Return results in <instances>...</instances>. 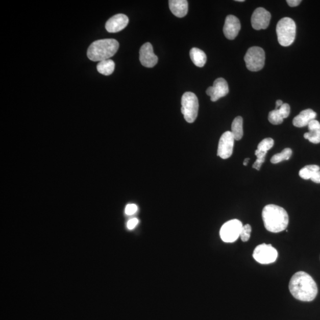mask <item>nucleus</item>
<instances>
[{
    "label": "nucleus",
    "mask_w": 320,
    "mask_h": 320,
    "mask_svg": "<svg viewBox=\"0 0 320 320\" xmlns=\"http://www.w3.org/2000/svg\"><path fill=\"white\" fill-rule=\"evenodd\" d=\"M289 288L292 296L304 302L313 301L318 293L317 284L306 272H297L290 279Z\"/></svg>",
    "instance_id": "f257e3e1"
},
{
    "label": "nucleus",
    "mask_w": 320,
    "mask_h": 320,
    "mask_svg": "<svg viewBox=\"0 0 320 320\" xmlns=\"http://www.w3.org/2000/svg\"><path fill=\"white\" fill-rule=\"evenodd\" d=\"M262 219L264 227L271 233H277L285 230L289 224V216L285 209L273 204L264 207Z\"/></svg>",
    "instance_id": "f03ea898"
},
{
    "label": "nucleus",
    "mask_w": 320,
    "mask_h": 320,
    "mask_svg": "<svg viewBox=\"0 0 320 320\" xmlns=\"http://www.w3.org/2000/svg\"><path fill=\"white\" fill-rule=\"evenodd\" d=\"M119 47V42L115 39L98 40L91 44L87 50V57L93 61L109 60L115 55Z\"/></svg>",
    "instance_id": "7ed1b4c3"
},
{
    "label": "nucleus",
    "mask_w": 320,
    "mask_h": 320,
    "mask_svg": "<svg viewBox=\"0 0 320 320\" xmlns=\"http://www.w3.org/2000/svg\"><path fill=\"white\" fill-rule=\"evenodd\" d=\"M278 42L283 46L292 45L296 39V24L292 18L284 17L279 20L277 26Z\"/></svg>",
    "instance_id": "20e7f679"
},
{
    "label": "nucleus",
    "mask_w": 320,
    "mask_h": 320,
    "mask_svg": "<svg viewBox=\"0 0 320 320\" xmlns=\"http://www.w3.org/2000/svg\"><path fill=\"white\" fill-rule=\"evenodd\" d=\"M199 102L195 94L186 92L182 98L181 111L185 120L188 123L195 121L198 115Z\"/></svg>",
    "instance_id": "39448f33"
},
{
    "label": "nucleus",
    "mask_w": 320,
    "mask_h": 320,
    "mask_svg": "<svg viewBox=\"0 0 320 320\" xmlns=\"http://www.w3.org/2000/svg\"><path fill=\"white\" fill-rule=\"evenodd\" d=\"M246 67L251 71H259L264 65L265 53L262 47L253 46L250 47L244 57Z\"/></svg>",
    "instance_id": "423d86ee"
},
{
    "label": "nucleus",
    "mask_w": 320,
    "mask_h": 320,
    "mask_svg": "<svg viewBox=\"0 0 320 320\" xmlns=\"http://www.w3.org/2000/svg\"><path fill=\"white\" fill-rule=\"evenodd\" d=\"M242 223L238 219H232L224 224L220 230V237L225 242H233L240 237Z\"/></svg>",
    "instance_id": "0eeeda50"
},
{
    "label": "nucleus",
    "mask_w": 320,
    "mask_h": 320,
    "mask_svg": "<svg viewBox=\"0 0 320 320\" xmlns=\"http://www.w3.org/2000/svg\"><path fill=\"white\" fill-rule=\"evenodd\" d=\"M278 256L277 250L271 244H262L254 250L253 258L260 264H267L275 262Z\"/></svg>",
    "instance_id": "6e6552de"
},
{
    "label": "nucleus",
    "mask_w": 320,
    "mask_h": 320,
    "mask_svg": "<svg viewBox=\"0 0 320 320\" xmlns=\"http://www.w3.org/2000/svg\"><path fill=\"white\" fill-rule=\"evenodd\" d=\"M235 139L231 131L224 132L220 137L218 148V156L223 159L230 158L233 152Z\"/></svg>",
    "instance_id": "1a4fd4ad"
},
{
    "label": "nucleus",
    "mask_w": 320,
    "mask_h": 320,
    "mask_svg": "<svg viewBox=\"0 0 320 320\" xmlns=\"http://www.w3.org/2000/svg\"><path fill=\"white\" fill-rule=\"evenodd\" d=\"M271 14L262 7L256 9L252 14L251 22L253 29L260 31L266 29L270 23Z\"/></svg>",
    "instance_id": "9d476101"
},
{
    "label": "nucleus",
    "mask_w": 320,
    "mask_h": 320,
    "mask_svg": "<svg viewBox=\"0 0 320 320\" xmlns=\"http://www.w3.org/2000/svg\"><path fill=\"white\" fill-rule=\"evenodd\" d=\"M229 92V88L227 81L223 78H219L215 81L213 86L208 88L207 94L211 97V101L215 102L226 96Z\"/></svg>",
    "instance_id": "9b49d317"
},
{
    "label": "nucleus",
    "mask_w": 320,
    "mask_h": 320,
    "mask_svg": "<svg viewBox=\"0 0 320 320\" xmlns=\"http://www.w3.org/2000/svg\"><path fill=\"white\" fill-rule=\"evenodd\" d=\"M139 61L143 67L153 68L158 62V57L154 53L153 47L149 42H147L141 47L139 51Z\"/></svg>",
    "instance_id": "f8f14e48"
},
{
    "label": "nucleus",
    "mask_w": 320,
    "mask_h": 320,
    "mask_svg": "<svg viewBox=\"0 0 320 320\" xmlns=\"http://www.w3.org/2000/svg\"><path fill=\"white\" fill-rule=\"evenodd\" d=\"M240 29V21L237 17L229 15L226 17L223 31L228 39L233 40L236 38Z\"/></svg>",
    "instance_id": "ddd939ff"
},
{
    "label": "nucleus",
    "mask_w": 320,
    "mask_h": 320,
    "mask_svg": "<svg viewBox=\"0 0 320 320\" xmlns=\"http://www.w3.org/2000/svg\"><path fill=\"white\" fill-rule=\"evenodd\" d=\"M129 18L124 14H117L107 21L106 29L109 33H116L122 31L127 27Z\"/></svg>",
    "instance_id": "4468645a"
},
{
    "label": "nucleus",
    "mask_w": 320,
    "mask_h": 320,
    "mask_svg": "<svg viewBox=\"0 0 320 320\" xmlns=\"http://www.w3.org/2000/svg\"><path fill=\"white\" fill-rule=\"evenodd\" d=\"M316 117L317 113L313 110L311 109L304 110L295 117L293 120V125L298 128L306 127L312 120H314Z\"/></svg>",
    "instance_id": "2eb2a0df"
},
{
    "label": "nucleus",
    "mask_w": 320,
    "mask_h": 320,
    "mask_svg": "<svg viewBox=\"0 0 320 320\" xmlns=\"http://www.w3.org/2000/svg\"><path fill=\"white\" fill-rule=\"evenodd\" d=\"M168 4L171 12L176 17H185L188 12V2L186 0H170Z\"/></svg>",
    "instance_id": "dca6fc26"
},
{
    "label": "nucleus",
    "mask_w": 320,
    "mask_h": 320,
    "mask_svg": "<svg viewBox=\"0 0 320 320\" xmlns=\"http://www.w3.org/2000/svg\"><path fill=\"white\" fill-rule=\"evenodd\" d=\"M308 128L309 132L304 134V138L315 144L319 143L320 142V123L318 120L314 119L308 124Z\"/></svg>",
    "instance_id": "f3484780"
},
{
    "label": "nucleus",
    "mask_w": 320,
    "mask_h": 320,
    "mask_svg": "<svg viewBox=\"0 0 320 320\" xmlns=\"http://www.w3.org/2000/svg\"><path fill=\"white\" fill-rule=\"evenodd\" d=\"M190 57L193 64L198 67H203L207 62V57L203 51L193 47L190 51Z\"/></svg>",
    "instance_id": "a211bd4d"
},
{
    "label": "nucleus",
    "mask_w": 320,
    "mask_h": 320,
    "mask_svg": "<svg viewBox=\"0 0 320 320\" xmlns=\"http://www.w3.org/2000/svg\"><path fill=\"white\" fill-rule=\"evenodd\" d=\"M243 119L242 117L237 116L234 119L231 125V133L233 135L235 140L239 141L243 136Z\"/></svg>",
    "instance_id": "6ab92c4d"
},
{
    "label": "nucleus",
    "mask_w": 320,
    "mask_h": 320,
    "mask_svg": "<svg viewBox=\"0 0 320 320\" xmlns=\"http://www.w3.org/2000/svg\"><path fill=\"white\" fill-rule=\"evenodd\" d=\"M115 64L111 60H106L101 61L97 65V71L99 73L105 76H110L115 69Z\"/></svg>",
    "instance_id": "aec40b11"
},
{
    "label": "nucleus",
    "mask_w": 320,
    "mask_h": 320,
    "mask_svg": "<svg viewBox=\"0 0 320 320\" xmlns=\"http://www.w3.org/2000/svg\"><path fill=\"white\" fill-rule=\"evenodd\" d=\"M319 170L320 168L317 165H308L301 169L299 175L303 179H311L315 173Z\"/></svg>",
    "instance_id": "412c9836"
},
{
    "label": "nucleus",
    "mask_w": 320,
    "mask_h": 320,
    "mask_svg": "<svg viewBox=\"0 0 320 320\" xmlns=\"http://www.w3.org/2000/svg\"><path fill=\"white\" fill-rule=\"evenodd\" d=\"M292 154L290 149H285L281 153L275 154L271 159L272 164H278L284 160H289Z\"/></svg>",
    "instance_id": "4be33fe9"
},
{
    "label": "nucleus",
    "mask_w": 320,
    "mask_h": 320,
    "mask_svg": "<svg viewBox=\"0 0 320 320\" xmlns=\"http://www.w3.org/2000/svg\"><path fill=\"white\" fill-rule=\"evenodd\" d=\"M268 121L273 125H280L284 122V118L279 113L278 109L272 110L268 113Z\"/></svg>",
    "instance_id": "5701e85b"
},
{
    "label": "nucleus",
    "mask_w": 320,
    "mask_h": 320,
    "mask_svg": "<svg viewBox=\"0 0 320 320\" xmlns=\"http://www.w3.org/2000/svg\"><path fill=\"white\" fill-rule=\"evenodd\" d=\"M274 145V139L271 138H267L264 139L259 143L258 146H257V150L262 151L264 152H267Z\"/></svg>",
    "instance_id": "b1692460"
},
{
    "label": "nucleus",
    "mask_w": 320,
    "mask_h": 320,
    "mask_svg": "<svg viewBox=\"0 0 320 320\" xmlns=\"http://www.w3.org/2000/svg\"><path fill=\"white\" fill-rule=\"evenodd\" d=\"M251 232L252 227L249 224H246V225L242 227L240 233L241 240L243 242L248 241L250 238Z\"/></svg>",
    "instance_id": "393cba45"
},
{
    "label": "nucleus",
    "mask_w": 320,
    "mask_h": 320,
    "mask_svg": "<svg viewBox=\"0 0 320 320\" xmlns=\"http://www.w3.org/2000/svg\"><path fill=\"white\" fill-rule=\"evenodd\" d=\"M278 110L279 113H281V115L283 117V118H287V117L289 116L290 114V106L288 104H284L282 105L280 108L278 109Z\"/></svg>",
    "instance_id": "a878e982"
},
{
    "label": "nucleus",
    "mask_w": 320,
    "mask_h": 320,
    "mask_svg": "<svg viewBox=\"0 0 320 320\" xmlns=\"http://www.w3.org/2000/svg\"><path fill=\"white\" fill-rule=\"evenodd\" d=\"M137 206L135 204H128L125 208V213L128 215H134L137 211Z\"/></svg>",
    "instance_id": "bb28decb"
},
{
    "label": "nucleus",
    "mask_w": 320,
    "mask_h": 320,
    "mask_svg": "<svg viewBox=\"0 0 320 320\" xmlns=\"http://www.w3.org/2000/svg\"><path fill=\"white\" fill-rule=\"evenodd\" d=\"M267 152H264L257 149L255 152V155L257 160H263L265 161V157Z\"/></svg>",
    "instance_id": "cd10ccee"
},
{
    "label": "nucleus",
    "mask_w": 320,
    "mask_h": 320,
    "mask_svg": "<svg viewBox=\"0 0 320 320\" xmlns=\"http://www.w3.org/2000/svg\"><path fill=\"white\" fill-rule=\"evenodd\" d=\"M138 219L137 218L131 219L127 223V227L129 230H133L137 226Z\"/></svg>",
    "instance_id": "c85d7f7f"
},
{
    "label": "nucleus",
    "mask_w": 320,
    "mask_h": 320,
    "mask_svg": "<svg viewBox=\"0 0 320 320\" xmlns=\"http://www.w3.org/2000/svg\"><path fill=\"white\" fill-rule=\"evenodd\" d=\"M264 162V161L257 159L253 165V168L256 169L257 170H260V169L261 167H262V165Z\"/></svg>",
    "instance_id": "c756f323"
},
{
    "label": "nucleus",
    "mask_w": 320,
    "mask_h": 320,
    "mask_svg": "<svg viewBox=\"0 0 320 320\" xmlns=\"http://www.w3.org/2000/svg\"><path fill=\"white\" fill-rule=\"evenodd\" d=\"M286 2L290 7H294L299 6L301 1V0H288Z\"/></svg>",
    "instance_id": "7c9ffc66"
},
{
    "label": "nucleus",
    "mask_w": 320,
    "mask_h": 320,
    "mask_svg": "<svg viewBox=\"0 0 320 320\" xmlns=\"http://www.w3.org/2000/svg\"><path fill=\"white\" fill-rule=\"evenodd\" d=\"M311 180L314 183H320V170L316 172Z\"/></svg>",
    "instance_id": "2f4dec72"
},
{
    "label": "nucleus",
    "mask_w": 320,
    "mask_h": 320,
    "mask_svg": "<svg viewBox=\"0 0 320 320\" xmlns=\"http://www.w3.org/2000/svg\"><path fill=\"white\" fill-rule=\"evenodd\" d=\"M284 104V103L281 100H278L276 102V109H278L280 108L282 105Z\"/></svg>",
    "instance_id": "473e14b6"
},
{
    "label": "nucleus",
    "mask_w": 320,
    "mask_h": 320,
    "mask_svg": "<svg viewBox=\"0 0 320 320\" xmlns=\"http://www.w3.org/2000/svg\"><path fill=\"white\" fill-rule=\"evenodd\" d=\"M250 160V159H245L243 162V164L244 165H247L249 163V161Z\"/></svg>",
    "instance_id": "72a5a7b5"
},
{
    "label": "nucleus",
    "mask_w": 320,
    "mask_h": 320,
    "mask_svg": "<svg viewBox=\"0 0 320 320\" xmlns=\"http://www.w3.org/2000/svg\"><path fill=\"white\" fill-rule=\"evenodd\" d=\"M236 2H244V0H237Z\"/></svg>",
    "instance_id": "f704fd0d"
}]
</instances>
